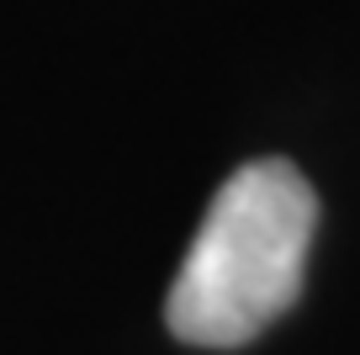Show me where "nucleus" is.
<instances>
[{
	"mask_svg": "<svg viewBox=\"0 0 360 355\" xmlns=\"http://www.w3.org/2000/svg\"><path fill=\"white\" fill-rule=\"evenodd\" d=\"M318 197L286 159H255L217 186L191 249L175 270L169 334L202 350L249 344L302 292Z\"/></svg>",
	"mask_w": 360,
	"mask_h": 355,
	"instance_id": "obj_1",
	"label": "nucleus"
}]
</instances>
